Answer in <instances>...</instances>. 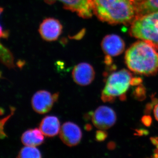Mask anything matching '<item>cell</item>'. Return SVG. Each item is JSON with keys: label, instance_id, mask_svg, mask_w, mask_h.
I'll list each match as a JSON object with an SVG mask.
<instances>
[{"label": "cell", "instance_id": "5b68a950", "mask_svg": "<svg viewBox=\"0 0 158 158\" xmlns=\"http://www.w3.org/2000/svg\"><path fill=\"white\" fill-rule=\"evenodd\" d=\"M49 4L56 1L60 2L65 9L76 12L80 17L88 19L92 17L94 0H45Z\"/></svg>", "mask_w": 158, "mask_h": 158}, {"label": "cell", "instance_id": "ac0fdd59", "mask_svg": "<svg viewBox=\"0 0 158 158\" xmlns=\"http://www.w3.org/2000/svg\"><path fill=\"white\" fill-rule=\"evenodd\" d=\"M10 110L11 111V113L10 114V115H9V116H7V117H6V118H3V119H2L1 121V138H4L5 137H7V135H6L5 133L4 132V125L5 124L6 122L7 121V120L9 119V118H10V117L12 115H13V113H14L15 112V109L14 107H10Z\"/></svg>", "mask_w": 158, "mask_h": 158}, {"label": "cell", "instance_id": "4fadbf2b", "mask_svg": "<svg viewBox=\"0 0 158 158\" xmlns=\"http://www.w3.org/2000/svg\"><path fill=\"white\" fill-rule=\"evenodd\" d=\"M44 135L40 129H31L24 132L21 136L23 144L27 146H39L44 142Z\"/></svg>", "mask_w": 158, "mask_h": 158}, {"label": "cell", "instance_id": "7a4b0ae2", "mask_svg": "<svg viewBox=\"0 0 158 158\" xmlns=\"http://www.w3.org/2000/svg\"><path fill=\"white\" fill-rule=\"evenodd\" d=\"M93 13L102 21L112 24H131L137 16L131 0H94Z\"/></svg>", "mask_w": 158, "mask_h": 158}, {"label": "cell", "instance_id": "d6986e66", "mask_svg": "<svg viewBox=\"0 0 158 158\" xmlns=\"http://www.w3.org/2000/svg\"><path fill=\"white\" fill-rule=\"evenodd\" d=\"M107 137V133L103 130H100L96 132L95 139L98 141H104Z\"/></svg>", "mask_w": 158, "mask_h": 158}, {"label": "cell", "instance_id": "8992f818", "mask_svg": "<svg viewBox=\"0 0 158 158\" xmlns=\"http://www.w3.org/2000/svg\"><path fill=\"white\" fill-rule=\"evenodd\" d=\"M59 93L51 94L45 90H40L34 94L31 100L33 110L39 114L48 113L52 108L54 103L58 100Z\"/></svg>", "mask_w": 158, "mask_h": 158}, {"label": "cell", "instance_id": "2e32d148", "mask_svg": "<svg viewBox=\"0 0 158 158\" xmlns=\"http://www.w3.org/2000/svg\"><path fill=\"white\" fill-rule=\"evenodd\" d=\"M18 158H40L42 157L40 151L35 147L27 146L22 148L19 153Z\"/></svg>", "mask_w": 158, "mask_h": 158}, {"label": "cell", "instance_id": "44dd1931", "mask_svg": "<svg viewBox=\"0 0 158 158\" xmlns=\"http://www.w3.org/2000/svg\"><path fill=\"white\" fill-rule=\"evenodd\" d=\"M143 124L146 126H149L152 123V118L150 116H143L141 119Z\"/></svg>", "mask_w": 158, "mask_h": 158}, {"label": "cell", "instance_id": "9a60e30c", "mask_svg": "<svg viewBox=\"0 0 158 158\" xmlns=\"http://www.w3.org/2000/svg\"><path fill=\"white\" fill-rule=\"evenodd\" d=\"M14 57L11 52L2 44H1V62L8 68L14 69Z\"/></svg>", "mask_w": 158, "mask_h": 158}, {"label": "cell", "instance_id": "8fae6325", "mask_svg": "<svg viewBox=\"0 0 158 158\" xmlns=\"http://www.w3.org/2000/svg\"><path fill=\"white\" fill-rule=\"evenodd\" d=\"M102 48L107 56H116L124 51L125 44L118 35L111 34L106 36L102 40Z\"/></svg>", "mask_w": 158, "mask_h": 158}, {"label": "cell", "instance_id": "52a82bcc", "mask_svg": "<svg viewBox=\"0 0 158 158\" xmlns=\"http://www.w3.org/2000/svg\"><path fill=\"white\" fill-rule=\"evenodd\" d=\"M91 116L92 123L100 130H106L113 127L116 121L115 111L109 107L101 106L94 111Z\"/></svg>", "mask_w": 158, "mask_h": 158}, {"label": "cell", "instance_id": "cb8c5ba5", "mask_svg": "<svg viewBox=\"0 0 158 158\" xmlns=\"http://www.w3.org/2000/svg\"><path fill=\"white\" fill-rule=\"evenodd\" d=\"M85 127H86V130H90L91 128V126L89 124L87 125Z\"/></svg>", "mask_w": 158, "mask_h": 158}, {"label": "cell", "instance_id": "ba28073f", "mask_svg": "<svg viewBox=\"0 0 158 158\" xmlns=\"http://www.w3.org/2000/svg\"><path fill=\"white\" fill-rule=\"evenodd\" d=\"M63 27L59 20L48 18L43 21L39 27L40 34L47 41L57 40L62 33Z\"/></svg>", "mask_w": 158, "mask_h": 158}, {"label": "cell", "instance_id": "d4e9b609", "mask_svg": "<svg viewBox=\"0 0 158 158\" xmlns=\"http://www.w3.org/2000/svg\"><path fill=\"white\" fill-rule=\"evenodd\" d=\"M132 2H134V3H136V2H138V1H140V0H131Z\"/></svg>", "mask_w": 158, "mask_h": 158}, {"label": "cell", "instance_id": "30bf717a", "mask_svg": "<svg viewBox=\"0 0 158 158\" xmlns=\"http://www.w3.org/2000/svg\"><path fill=\"white\" fill-rule=\"evenodd\" d=\"M74 81L77 85L85 86L90 85L95 77V72L92 66L86 62L75 66L72 72Z\"/></svg>", "mask_w": 158, "mask_h": 158}, {"label": "cell", "instance_id": "9c48e42d", "mask_svg": "<svg viewBox=\"0 0 158 158\" xmlns=\"http://www.w3.org/2000/svg\"><path fill=\"white\" fill-rule=\"evenodd\" d=\"M59 136L61 140L69 147L76 146L81 142L82 137L81 130L78 126L71 122L62 125Z\"/></svg>", "mask_w": 158, "mask_h": 158}, {"label": "cell", "instance_id": "3957f363", "mask_svg": "<svg viewBox=\"0 0 158 158\" xmlns=\"http://www.w3.org/2000/svg\"><path fill=\"white\" fill-rule=\"evenodd\" d=\"M132 77L130 72L125 69L111 74L107 79L102 91V100L106 102H113L118 97L122 101H124Z\"/></svg>", "mask_w": 158, "mask_h": 158}, {"label": "cell", "instance_id": "6da1fadb", "mask_svg": "<svg viewBox=\"0 0 158 158\" xmlns=\"http://www.w3.org/2000/svg\"><path fill=\"white\" fill-rule=\"evenodd\" d=\"M125 61L128 68L134 73L152 76L158 72V52L148 43L137 41L127 51Z\"/></svg>", "mask_w": 158, "mask_h": 158}, {"label": "cell", "instance_id": "ffe728a7", "mask_svg": "<svg viewBox=\"0 0 158 158\" xmlns=\"http://www.w3.org/2000/svg\"><path fill=\"white\" fill-rule=\"evenodd\" d=\"M142 82V80L141 78L137 77H133L131 80V85L134 86L139 85H141Z\"/></svg>", "mask_w": 158, "mask_h": 158}, {"label": "cell", "instance_id": "603a6c76", "mask_svg": "<svg viewBox=\"0 0 158 158\" xmlns=\"http://www.w3.org/2000/svg\"><path fill=\"white\" fill-rule=\"evenodd\" d=\"M154 115L155 117L156 120L158 121V103L155 106L153 110Z\"/></svg>", "mask_w": 158, "mask_h": 158}, {"label": "cell", "instance_id": "7c38bea8", "mask_svg": "<svg viewBox=\"0 0 158 158\" xmlns=\"http://www.w3.org/2000/svg\"><path fill=\"white\" fill-rule=\"evenodd\" d=\"M39 127L44 135L53 137L58 135L60 131V122L56 116H45L41 120Z\"/></svg>", "mask_w": 158, "mask_h": 158}, {"label": "cell", "instance_id": "5bb4252c", "mask_svg": "<svg viewBox=\"0 0 158 158\" xmlns=\"http://www.w3.org/2000/svg\"><path fill=\"white\" fill-rule=\"evenodd\" d=\"M136 18L158 11V0H140L135 3Z\"/></svg>", "mask_w": 158, "mask_h": 158}, {"label": "cell", "instance_id": "7402d4cb", "mask_svg": "<svg viewBox=\"0 0 158 158\" xmlns=\"http://www.w3.org/2000/svg\"><path fill=\"white\" fill-rule=\"evenodd\" d=\"M9 32H7V31H5L4 29H3L2 26L1 27V37L2 38H8L9 36Z\"/></svg>", "mask_w": 158, "mask_h": 158}, {"label": "cell", "instance_id": "277c9868", "mask_svg": "<svg viewBox=\"0 0 158 158\" xmlns=\"http://www.w3.org/2000/svg\"><path fill=\"white\" fill-rule=\"evenodd\" d=\"M131 25V36L158 50V11L136 18Z\"/></svg>", "mask_w": 158, "mask_h": 158}, {"label": "cell", "instance_id": "e0dca14e", "mask_svg": "<svg viewBox=\"0 0 158 158\" xmlns=\"http://www.w3.org/2000/svg\"><path fill=\"white\" fill-rule=\"evenodd\" d=\"M133 95L135 98L139 101H142L145 98L146 90L143 85H140L133 91Z\"/></svg>", "mask_w": 158, "mask_h": 158}]
</instances>
